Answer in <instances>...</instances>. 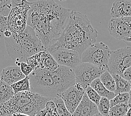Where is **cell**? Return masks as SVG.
Wrapping results in <instances>:
<instances>
[{"mask_svg":"<svg viewBox=\"0 0 131 116\" xmlns=\"http://www.w3.org/2000/svg\"><path fill=\"white\" fill-rule=\"evenodd\" d=\"M70 12L54 0L31 2L27 25L34 30L46 50L60 36Z\"/></svg>","mask_w":131,"mask_h":116,"instance_id":"6da1fadb","label":"cell"},{"mask_svg":"<svg viewBox=\"0 0 131 116\" xmlns=\"http://www.w3.org/2000/svg\"><path fill=\"white\" fill-rule=\"evenodd\" d=\"M98 34L85 15L71 10L60 36L46 50L50 52L56 49H67L82 55L89 46L96 43Z\"/></svg>","mask_w":131,"mask_h":116,"instance_id":"7a4b0ae2","label":"cell"},{"mask_svg":"<svg viewBox=\"0 0 131 116\" xmlns=\"http://www.w3.org/2000/svg\"><path fill=\"white\" fill-rule=\"evenodd\" d=\"M6 50L15 63L20 65L26 59L40 51L46 50L31 27L27 25L21 34H12L10 37H4Z\"/></svg>","mask_w":131,"mask_h":116,"instance_id":"3957f363","label":"cell"},{"mask_svg":"<svg viewBox=\"0 0 131 116\" xmlns=\"http://www.w3.org/2000/svg\"><path fill=\"white\" fill-rule=\"evenodd\" d=\"M28 77L31 92L52 99L60 97L56 90L50 71L38 69L33 70Z\"/></svg>","mask_w":131,"mask_h":116,"instance_id":"277c9868","label":"cell"},{"mask_svg":"<svg viewBox=\"0 0 131 116\" xmlns=\"http://www.w3.org/2000/svg\"><path fill=\"white\" fill-rule=\"evenodd\" d=\"M112 50L102 42L95 43L81 55L82 62H88L108 70V65Z\"/></svg>","mask_w":131,"mask_h":116,"instance_id":"5b68a950","label":"cell"},{"mask_svg":"<svg viewBox=\"0 0 131 116\" xmlns=\"http://www.w3.org/2000/svg\"><path fill=\"white\" fill-rule=\"evenodd\" d=\"M131 67V46H127L111 52L108 71L111 74L122 76L123 71Z\"/></svg>","mask_w":131,"mask_h":116,"instance_id":"8992f818","label":"cell"},{"mask_svg":"<svg viewBox=\"0 0 131 116\" xmlns=\"http://www.w3.org/2000/svg\"><path fill=\"white\" fill-rule=\"evenodd\" d=\"M76 78V83L82 85L85 90L93 80L99 78L106 70L88 62H81L73 69Z\"/></svg>","mask_w":131,"mask_h":116,"instance_id":"52a82bcc","label":"cell"},{"mask_svg":"<svg viewBox=\"0 0 131 116\" xmlns=\"http://www.w3.org/2000/svg\"><path fill=\"white\" fill-rule=\"evenodd\" d=\"M37 94L31 91L15 94L8 101L0 105V116H6L17 113L20 108L35 99Z\"/></svg>","mask_w":131,"mask_h":116,"instance_id":"ba28073f","label":"cell"},{"mask_svg":"<svg viewBox=\"0 0 131 116\" xmlns=\"http://www.w3.org/2000/svg\"><path fill=\"white\" fill-rule=\"evenodd\" d=\"M30 5L12 8L7 19L8 30L12 33L21 34L27 26Z\"/></svg>","mask_w":131,"mask_h":116,"instance_id":"9c48e42d","label":"cell"},{"mask_svg":"<svg viewBox=\"0 0 131 116\" xmlns=\"http://www.w3.org/2000/svg\"><path fill=\"white\" fill-rule=\"evenodd\" d=\"M57 93L61 94L76 83V78L73 69L65 66L59 65L54 71L51 72Z\"/></svg>","mask_w":131,"mask_h":116,"instance_id":"30bf717a","label":"cell"},{"mask_svg":"<svg viewBox=\"0 0 131 116\" xmlns=\"http://www.w3.org/2000/svg\"><path fill=\"white\" fill-rule=\"evenodd\" d=\"M108 31L117 40L131 37V17L112 18L108 24Z\"/></svg>","mask_w":131,"mask_h":116,"instance_id":"8fae6325","label":"cell"},{"mask_svg":"<svg viewBox=\"0 0 131 116\" xmlns=\"http://www.w3.org/2000/svg\"><path fill=\"white\" fill-rule=\"evenodd\" d=\"M85 90L81 84L75 83L73 86L69 88L60 95L65 107L71 114H73L82 101Z\"/></svg>","mask_w":131,"mask_h":116,"instance_id":"7c38bea8","label":"cell"},{"mask_svg":"<svg viewBox=\"0 0 131 116\" xmlns=\"http://www.w3.org/2000/svg\"><path fill=\"white\" fill-rule=\"evenodd\" d=\"M26 62L34 70L38 69H43L52 72L57 69L59 66L52 56L46 50L27 58Z\"/></svg>","mask_w":131,"mask_h":116,"instance_id":"4fadbf2b","label":"cell"},{"mask_svg":"<svg viewBox=\"0 0 131 116\" xmlns=\"http://www.w3.org/2000/svg\"><path fill=\"white\" fill-rule=\"evenodd\" d=\"M59 65L65 66L72 69L79 65L81 61V55L73 50L58 49L49 52Z\"/></svg>","mask_w":131,"mask_h":116,"instance_id":"5bb4252c","label":"cell"},{"mask_svg":"<svg viewBox=\"0 0 131 116\" xmlns=\"http://www.w3.org/2000/svg\"><path fill=\"white\" fill-rule=\"evenodd\" d=\"M51 100L53 99L37 94L35 99L29 104L20 108L17 113L25 114L29 116H35L40 111L45 108L46 103Z\"/></svg>","mask_w":131,"mask_h":116,"instance_id":"9a60e30c","label":"cell"},{"mask_svg":"<svg viewBox=\"0 0 131 116\" xmlns=\"http://www.w3.org/2000/svg\"><path fill=\"white\" fill-rule=\"evenodd\" d=\"M25 77L26 76L22 73L20 67L17 65L9 66L4 68L0 75V79L10 86L24 79Z\"/></svg>","mask_w":131,"mask_h":116,"instance_id":"2e32d148","label":"cell"},{"mask_svg":"<svg viewBox=\"0 0 131 116\" xmlns=\"http://www.w3.org/2000/svg\"><path fill=\"white\" fill-rule=\"evenodd\" d=\"M99 113L98 106L84 93L82 101L72 114V116H93Z\"/></svg>","mask_w":131,"mask_h":116,"instance_id":"e0dca14e","label":"cell"},{"mask_svg":"<svg viewBox=\"0 0 131 116\" xmlns=\"http://www.w3.org/2000/svg\"><path fill=\"white\" fill-rule=\"evenodd\" d=\"M112 18L131 17V0H116L112 6Z\"/></svg>","mask_w":131,"mask_h":116,"instance_id":"ac0fdd59","label":"cell"},{"mask_svg":"<svg viewBox=\"0 0 131 116\" xmlns=\"http://www.w3.org/2000/svg\"><path fill=\"white\" fill-rule=\"evenodd\" d=\"M90 86L97 92V93L101 97H104V98H107L110 101L114 98L115 96L114 92H110L106 88L101 82L99 78H97V79L93 80Z\"/></svg>","mask_w":131,"mask_h":116,"instance_id":"d6986e66","label":"cell"},{"mask_svg":"<svg viewBox=\"0 0 131 116\" xmlns=\"http://www.w3.org/2000/svg\"><path fill=\"white\" fill-rule=\"evenodd\" d=\"M113 77L115 82L116 89L115 91V94L117 95L119 93H129L130 89V81L127 80L123 77L117 74H111Z\"/></svg>","mask_w":131,"mask_h":116,"instance_id":"ffe728a7","label":"cell"},{"mask_svg":"<svg viewBox=\"0 0 131 116\" xmlns=\"http://www.w3.org/2000/svg\"><path fill=\"white\" fill-rule=\"evenodd\" d=\"M15 94L11 86L0 79V105L8 101Z\"/></svg>","mask_w":131,"mask_h":116,"instance_id":"44dd1931","label":"cell"},{"mask_svg":"<svg viewBox=\"0 0 131 116\" xmlns=\"http://www.w3.org/2000/svg\"><path fill=\"white\" fill-rule=\"evenodd\" d=\"M99 79L104 86L109 91L114 93L115 92V89H116L115 80L111 74L108 70H106L103 73H102Z\"/></svg>","mask_w":131,"mask_h":116,"instance_id":"7402d4cb","label":"cell"},{"mask_svg":"<svg viewBox=\"0 0 131 116\" xmlns=\"http://www.w3.org/2000/svg\"><path fill=\"white\" fill-rule=\"evenodd\" d=\"M11 87L15 94L25 91H30V83L29 77L27 76L24 79L12 84Z\"/></svg>","mask_w":131,"mask_h":116,"instance_id":"603a6c76","label":"cell"},{"mask_svg":"<svg viewBox=\"0 0 131 116\" xmlns=\"http://www.w3.org/2000/svg\"><path fill=\"white\" fill-rule=\"evenodd\" d=\"M130 107L128 104H119L112 107L109 112V116H125Z\"/></svg>","mask_w":131,"mask_h":116,"instance_id":"cb8c5ba5","label":"cell"},{"mask_svg":"<svg viewBox=\"0 0 131 116\" xmlns=\"http://www.w3.org/2000/svg\"><path fill=\"white\" fill-rule=\"evenodd\" d=\"M35 116H59L55 104L52 100L46 103L45 108L40 111Z\"/></svg>","mask_w":131,"mask_h":116,"instance_id":"d4e9b609","label":"cell"},{"mask_svg":"<svg viewBox=\"0 0 131 116\" xmlns=\"http://www.w3.org/2000/svg\"><path fill=\"white\" fill-rule=\"evenodd\" d=\"M54 102L59 116H72V114L68 111L63 100L60 97H58L52 100Z\"/></svg>","mask_w":131,"mask_h":116,"instance_id":"484cf974","label":"cell"},{"mask_svg":"<svg viewBox=\"0 0 131 116\" xmlns=\"http://www.w3.org/2000/svg\"><path fill=\"white\" fill-rule=\"evenodd\" d=\"M129 93H122L115 95L114 98L110 100L111 107L119 104H128Z\"/></svg>","mask_w":131,"mask_h":116,"instance_id":"4316f807","label":"cell"},{"mask_svg":"<svg viewBox=\"0 0 131 116\" xmlns=\"http://www.w3.org/2000/svg\"><path fill=\"white\" fill-rule=\"evenodd\" d=\"M97 106L99 113L103 116H109V112L111 108L110 100L104 97H102Z\"/></svg>","mask_w":131,"mask_h":116,"instance_id":"83f0119b","label":"cell"},{"mask_svg":"<svg viewBox=\"0 0 131 116\" xmlns=\"http://www.w3.org/2000/svg\"><path fill=\"white\" fill-rule=\"evenodd\" d=\"M12 9L11 0H0V16L8 17Z\"/></svg>","mask_w":131,"mask_h":116,"instance_id":"f1b7e54d","label":"cell"},{"mask_svg":"<svg viewBox=\"0 0 131 116\" xmlns=\"http://www.w3.org/2000/svg\"><path fill=\"white\" fill-rule=\"evenodd\" d=\"M85 93L90 101L98 106L102 97L98 94L97 92L89 86L85 89Z\"/></svg>","mask_w":131,"mask_h":116,"instance_id":"f546056e","label":"cell"},{"mask_svg":"<svg viewBox=\"0 0 131 116\" xmlns=\"http://www.w3.org/2000/svg\"><path fill=\"white\" fill-rule=\"evenodd\" d=\"M7 19V17L0 16V39L4 38V33L8 29Z\"/></svg>","mask_w":131,"mask_h":116,"instance_id":"4dcf8cb0","label":"cell"},{"mask_svg":"<svg viewBox=\"0 0 131 116\" xmlns=\"http://www.w3.org/2000/svg\"><path fill=\"white\" fill-rule=\"evenodd\" d=\"M20 67L22 73H23L26 77L29 76V75L31 73V72L34 70L26 62H21Z\"/></svg>","mask_w":131,"mask_h":116,"instance_id":"1f68e13d","label":"cell"},{"mask_svg":"<svg viewBox=\"0 0 131 116\" xmlns=\"http://www.w3.org/2000/svg\"><path fill=\"white\" fill-rule=\"evenodd\" d=\"M12 8L24 6L25 5H30L31 2L27 0H11Z\"/></svg>","mask_w":131,"mask_h":116,"instance_id":"d6a6232c","label":"cell"},{"mask_svg":"<svg viewBox=\"0 0 131 116\" xmlns=\"http://www.w3.org/2000/svg\"><path fill=\"white\" fill-rule=\"evenodd\" d=\"M122 77H123L124 79H126L127 80L131 81V67L126 69L123 71Z\"/></svg>","mask_w":131,"mask_h":116,"instance_id":"836d02e7","label":"cell"},{"mask_svg":"<svg viewBox=\"0 0 131 116\" xmlns=\"http://www.w3.org/2000/svg\"><path fill=\"white\" fill-rule=\"evenodd\" d=\"M12 33L11 32V31L7 29L4 33L5 37H10L12 35Z\"/></svg>","mask_w":131,"mask_h":116,"instance_id":"e575fe53","label":"cell"},{"mask_svg":"<svg viewBox=\"0 0 131 116\" xmlns=\"http://www.w3.org/2000/svg\"><path fill=\"white\" fill-rule=\"evenodd\" d=\"M12 116H29V115H28L25 114L21 113H15L12 114Z\"/></svg>","mask_w":131,"mask_h":116,"instance_id":"d590c367","label":"cell"},{"mask_svg":"<svg viewBox=\"0 0 131 116\" xmlns=\"http://www.w3.org/2000/svg\"><path fill=\"white\" fill-rule=\"evenodd\" d=\"M130 85H131V81H130ZM129 101H128V104L131 107V87H130V89L129 92Z\"/></svg>","mask_w":131,"mask_h":116,"instance_id":"8d00e7d4","label":"cell"},{"mask_svg":"<svg viewBox=\"0 0 131 116\" xmlns=\"http://www.w3.org/2000/svg\"><path fill=\"white\" fill-rule=\"evenodd\" d=\"M125 116H131V107L129 108Z\"/></svg>","mask_w":131,"mask_h":116,"instance_id":"74e56055","label":"cell"},{"mask_svg":"<svg viewBox=\"0 0 131 116\" xmlns=\"http://www.w3.org/2000/svg\"><path fill=\"white\" fill-rule=\"evenodd\" d=\"M123 41L125 43H128V44H131V37H129V38H127L125 40H124Z\"/></svg>","mask_w":131,"mask_h":116,"instance_id":"f35d334b","label":"cell"},{"mask_svg":"<svg viewBox=\"0 0 131 116\" xmlns=\"http://www.w3.org/2000/svg\"><path fill=\"white\" fill-rule=\"evenodd\" d=\"M93 116H103V115H102L101 113H96V114L94 115Z\"/></svg>","mask_w":131,"mask_h":116,"instance_id":"ab89813d","label":"cell"},{"mask_svg":"<svg viewBox=\"0 0 131 116\" xmlns=\"http://www.w3.org/2000/svg\"><path fill=\"white\" fill-rule=\"evenodd\" d=\"M60 1H67V0H59Z\"/></svg>","mask_w":131,"mask_h":116,"instance_id":"60d3db41","label":"cell"},{"mask_svg":"<svg viewBox=\"0 0 131 116\" xmlns=\"http://www.w3.org/2000/svg\"><path fill=\"white\" fill-rule=\"evenodd\" d=\"M6 116H12V115L11 114V115H6Z\"/></svg>","mask_w":131,"mask_h":116,"instance_id":"b9f144b4","label":"cell"}]
</instances>
